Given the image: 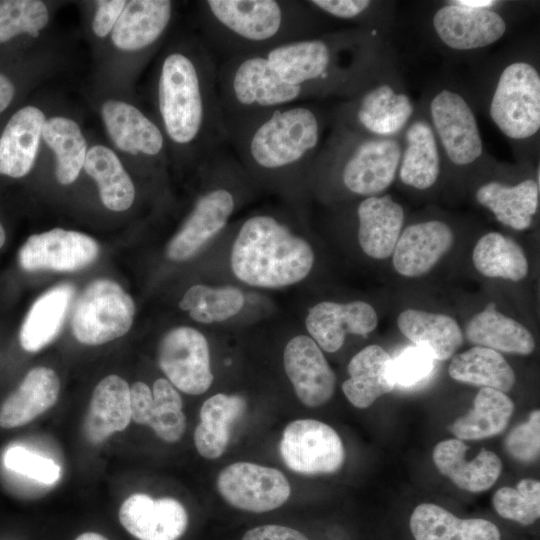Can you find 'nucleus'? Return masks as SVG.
Returning <instances> with one entry per match:
<instances>
[{"instance_id": "nucleus-43", "label": "nucleus", "mask_w": 540, "mask_h": 540, "mask_svg": "<svg viewBox=\"0 0 540 540\" xmlns=\"http://www.w3.org/2000/svg\"><path fill=\"white\" fill-rule=\"evenodd\" d=\"M49 22V12L40 0H0V43L19 34L37 37Z\"/></svg>"}, {"instance_id": "nucleus-45", "label": "nucleus", "mask_w": 540, "mask_h": 540, "mask_svg": "<svg viewBox=\"0 0 540 540\" xmlns=\"http://www.w3.org/2000/svg\"><path fill=\"white\" fill-rule=\"evenodd\" d=\"M307 3L327 19L348 21L369 29L375 23L378 2L370 0H308Z\"/></svg>"}, {"instance_id": "nucleus-31", "label": "nucleus", "mask_w": 540, "mask_h": 540, "mask_svg": "<svg viewBox=\"0 0 540 540\" xmlns=\"http://www.w3.org/2000/svg\"><path fill=\"white\" fill-rule=\"evenodd\" d=\"M409 526L415 540H501V533L492 522L461 519L432 503L418 505Z\"/></svg>"}, {"instance_id": "nucleus-27", "label": "nucleus", "mask_w": 540, "mask_h": 540, "mask_svg": "<svg viewBox=\"0 0 540 540\" xmlns=\"http://www.w3.org/2000/svg\"><path fill=\"white\" fill-rule=\"evenodd\" d=\"M349 378L342 384L348 401L356 408L365 409L376 399L393 391L396 382L393 359L379 345H369L350 360Z\"/></svg>"}, {"instance_id": "nucleus-11", "label": "nucleus", "mask_w": 540, "mask_h": 540, "mask_svg": "<svg viewBox=\"0 0 540 540\" xmlns=\"http://www.w3.org/2000/svg\"><path fill=\"white\" fill-rule=\"evenodd\" d=\"M279 452L291 471L308 476L334 474L345 461V449L338 433L314 419L290 422L283 431Z\"/></svg>"}, {"instance_id": "nucleus-25", "label": "nucleus", "mask_w": 540, "mask_h": 540, "mask_svg": "<svg viewBox=\"0 0 540 540\" xmlns=\"http://www.w3.org/2000/svg\"><path fill=\"white\" fill-rule=\"evenodd\" d=\"M358 241L363 252L374 259L388 258L404 223V210L390 195L363 198L357 205Z\"/></svg>"}, {"instance_id": "nucleus-21", "label": "nucleus", "mask_w": 540, "mask_h": 540, "mask_svg": "<svg viewBox=\"0 0 540 540\" xmlns=\"http://www.w3.org/2000/svg\"><path fill=\"white\" fill-rule=\"evenodd\" d=\"M101 117L108 136L121 151L150 158L163 154L166 140L162 129L134 105L107 100Z\"/></svg>"}, {"instance_id": "nucleus-36", "label": "nucleus", "mask_w": 540, "mask_h": 540, "mask_svg": "<svg viewBox=\"0 0 540 540\" xmlns=\"http://www.w3.org/2000/svg\"><path fill=\"white\" fill-rule=\"evenodd\" d=\"M450 377L458 382L491 388L503 393L515 385V373L506 359L497 351L474 346L456 354L449 365Z\"/></svg>"}, {"instance_id": "nucleus-19", "label": "nucleus", "mask_w": 540, "mask_h": 540, "mask_svg": "<svg viewBox=\"0 0 540 540\" xmlns=\"http://www.w3.org/2000/svg\"><path fill=\"white\" fill-rule=\"evenodd\" d=\"M131 419L149 426L167 443L179 441L186 429L183 402L175 387L164 378L157 379L152 391L144 382L130 388Z\"/></svg>"}, {"instance_id": "nucleus-14", "label": "nucleus", "mask_w": 540, "mask_h": 540, "mask_svg": "<svg viewBox=\"0 0 540 540\" xmlns=\"http://www.w3.org/2000/svg\"><path fill=\"white\" fill-rule=\"evenodd\" d=\"M438 40L453 51H476L499 41L508 25L497 8H472L454 1L441 5L432 16Z\"/></svg>"}, {"instance_id": "nucleus-44", "label": "nucleus", "mask_w": 540, "mask_h": 540, "mask_svg": "<svg viewBox=\"0 0 540 540\" xmlns=\"http://www.w3.org/2000/svg\"><path fill=\"white\" fill-rule=\"evenodd\" d=\"M4 466L39 483L51 485L61 477V467L52 459L22 445H12L3 455Z\"/></svg>"}, {"instance_id": "nucleus-2", "label": "nucleus", "mask_w": 540, "mask_h": 540, "mask_svg": "<svg viewBox=\"0 0 540 540\" xmlns=\"http://www.w3.org/2000/svg\"><path fill=\"white\" fill-rule=\"evenodd\" d=\"M218 66L202 39L193 36L163 56L156 80L163 134L179 157L198 167L229 146Z\"/></svg>"}, {"instance_id": "nucleus-6", "label": "nucleus", "mask_w": 540, "mask_h": 540, "mask_svg": "<svg viewBox=\"0 0 540 540\" xmlns=\"http://www.w3.org/2000/svg\"><path fill=\"white\" fill-rule=\"evenodd\" d=\"M331 125L309 177L335 178L344 191L364 198L390 187L398 173L401 136L375 137Z\"/></svg>"}, {"instance_id": "nucleus-15", "label": "nucleus", "mask_w": 540, "mask_h": 540, "mask_svg": "<svg viewBox=\"0 0 540 540\" xmlns=\"http://www.w3.org/2000/svg\"><path fill=\"white\" fill-rule=\"evenodd\" d=\"M98 243L89 235L62 228L31 235L18 253L20 267L28 272H72L93 263Z\"/></svg>"}, {"instance_id": "nucleus-5", "label": "nucleus", "mask_w": 540, "mask_h": 540, "mask_svg": "<svg viewBox=\"0 0 540 540\" xmlns=\"http://www.w3.org/2000/svg\"><path fill=\"white\" fill-rule=\"evenodd\" d=\"M310 244L279 217L246 218L233 242L230 263L237 279L254 287L281 288L303 280L314 264Z\"/></svg>"}, {"instance_id": "nucleus-13", "label": "nucleus", "mask_w": 540, "mask_h": 540, "mask_svg": "<svg viewBox=\"0 0 540 540\" xmlns=\"http://www.w3.org/2000/svg\"><path fill=\"white\" fill-rule=\"evenodd\" d=\"M158 364L167 380L186 394H203L214 379L207 339L192 327H176L164 335Z\"/></svg>"}, {"instance_id": "nucleus-33", "label": "nucleus", "mask_w": 540, "mask_h": 540, "mask_svg": "<svg viewBox=\"0 0 540 540\" xmlns=\"http://www.w3.org/2000/svg\"><path fill=\"white\" fill-rule=\"evenodd\" d=\"M245 409V399L237 394L218 393L204 401L194 431V444L202 457L213 460L223 455L230 441L231 426Z\"/></svg>"}, {"instance_id": "nucleus-42", "label": "nucleus", "mask_w": 540, "mask_h": 540, "mask_svg": "<svg viewBox=\"0 0 540 540\" xmlns=\"http://www.w3.org/2000/svg\"><path fill=\"white\" fill-rule=\"evenodd\" d=\"M492 504L502 518L532 525L540 516V482L524 478L516 488L502 487L494 494Z\"/></svg>"}, {"instance_id": "nucleus-1", "label": "nucleus", "mask_w": 540, "mask_h": 540, "mask_svg": "<svg viewBox=\"0 0 540 540\" xmlns=\"http://www.w3.org/2000/svg\"><path fill=\"white\" fill-rule=\"evenodd\" d=\"M380 68L379 38L358 27L225 60L218 86L226 127L277 107L348 99L379 77Z\"/></svg>"}, {"instance_id": "nucleus-10", "label": "nucleus", "mask_w": 540, "mask_h": 540, "mask_svg": "<svg viewBox=\"0 0 540 540\" xmlns=\"http://www.w3.org/2000/svg\"><path fill=\"white\" fill-rule=\"evenodd\" d=\"M135 314L132 297L116 282L97 279L79 295L71 317L73 336L85 345H101L125 335Z\"/></svg>"}, {"instance_id": "nucleus-53", "label": "nucleus", "mask_w": 540, "mask_h": 540, "mask_svg": "<svg viewBox=\"0 0 540 540\" xmlns=\"http://www.w3.org/2000/svg\"><path fill=\"white\" fill-rule=\"evenodd\" d=\"M5 240H6L5 230L2 224L0 223V249L3 247Z\"/></svg>"}, {"instance_id": "nucleus-50", "label": "nucleus", "mask_w": 540, "mask_h": 540, "mask_svg": "<svg viewBox=\"0 0 540 540\" xmlns=\"http://www.w3.org/2000/svg\"><path fill=\"white\" fill-rule=\"evenodd\" d=\"M15 95V87L11 80L0 73V113L12 102Z\"/></svg>"}, {"instance_id": "nucleus-29", "label": "nucleus", "mask_w": 540, "mask_h": 540, "mask_svg": "<svg viewBox=\"0 0 540 540\" xmlns=\"http://www.w3.org/2000/svg\"><path fill=\"white\" fill-rule=\"evenodd\" d=\"M475 197L500 223L525 230L538 210L539 180L526 178L513 185L490 180L477 188Z\"/></svg>"}, {"instance_id": "nucleus-4", "label": "nucleus", "mask_w": 540, "mask_h": 540, "mask_svg": "<svg viewBox=\"0 0 540 540\" xmlns=\"http://www.w3.org/2000/svg\"><path fill=\"white\" fill-rule=\"evenodd\" d=\"M197 4L200 38L219 63L329 32L327 18L307 1L204 0Z\"/></svg>"}, {"instance_id": "nucleus-22", "label": "nucleus", "mask_w": 540, "mask_h": 540, "mask_svg": "<svg viewBox=\"0 0 540 540\" xmlns=\"http://www.w3.org/2000/svg\"><path fill=\"white\" fill-rule=\"evenodd\" d=\"M453 241V231L441 220L411 224L400 234L395 245L393 266L403 276H421L432 269Z\"/></svg>"}, {"instance_id": "nucleus-39", "label": "nucleus", "mask_w": 540, "mask_h": 540, "mask_svg": "<svg viewBox=\"0 0 540 540\" xmlns=\"http://www.w3.org/2000/svg\"><path fill=\"white\" fill-rule=\"evenodd\" d=\"M42 137L56 156L57 181L62 185L75 182L88 151L79 125L70 118L54 116L45 120Z\"/></svg>"}, {"instance_id": "nucleus-9", "label": "nucleus", "mask_w": 540, "mask_h": 540, "mask_svg": "<svg viewBox=\"0 0 540 540\" xmlns=\"http://www.w3.org/2000/svg\"><path fill=\"white\" fill-rule=\"evenodd\" d=\"M425 113L437 138L442 158L455 167H468L484 156L475 112L463 93L441 86L429 97Z\"/></svg>"}, {"instance_id": "nucleus-51", "label": "nucleus", "mask_w": 540, "mask_h": 540, "mask_svg": "<svg viewBox=\"0 0 540 540\" xmlns=\"http://www.w3.org/2000/svg\"><path fill=\"white\" fill-rule=\"evenodd\" d=\"M457 3L472 8H497L503 2L495 0H455Z\"/></svg>"}, {"instance_id": "nucleus-23", "label": "nucleus", "mask_w": 540, "mask_h": 540, "mask_svg": "<svg viewBox=\"0 0 540 540\" xmlns=\"http://www.w3.org/2000/svg\"><path fill=\"white\" fill-rule=\"evenodd\" d=\"M174 3L169 0L127 1L112 32L113 44L126 51H141L155 45L169 28Z\"/></svg>"}, {"instance_id": "nucleus-16", "label": "nucleus", "mask_w": 540, "mask_h": 540, "mask_svg": "<svg viewBox=\"0 0 540 540\" xmlns=\"http://www.w3.org/2000/svg\"><path fill=\"white\" fill-rule=\"evenodd\" d=\"M283 365L302 404L314 408L332 398L336 384L335 373L311 337H293L285 346Z\"/></svg>"}, {"instance_id": "nucleus-38", "label": "nucleus", "mask_w": 540, "mask_h": 540, "mask_svg": "<svg viewBox=\"0 0 540 540\" xmlns=\"http://www.w3.org/2000/svg\"><path fill=\"white\" fill-rule=\"evenodd\" d=\"M514 403L505 393L481 388L473 408L450 426L459 440H480L502 433L510 422Z\"/></svg>"}, {"instance_id": "nucleus-35", "label": "nucleus", "mask_w": 540, "mask_h": 540, "mask_svg": "<svg viewBox=\"0 0 540 540\" xmlns=\"http://www.w3.org/2000/svg\"><path fill=\"white\" fill-rule=\"evenodd\" d=\"M465 336L475 346L497 352L529 355L535 349L531 332L521 323L498 312L493 303L469 320Z\"/></svg>"}, {"instance_id": "nucleus-12", "label": "nucleus", "mask_w": 540, "mask_h": 540, "mask_svg": "<svg viewBox=\"0 0 540 540\" xmlns=\"http://www.w3.org/2000/svg\"><path fill=\"white\" fill-rule=\"evenodd\" d=\"M217 490L234 508L262 513L282 506L290 497L291 487L278 469L251 462H235L217 476Z\"/></svg>"}, {"instance_id": "nucleus-46", "label": "nucleus", "mask_w": 540, "mask_h": 540, "mask_svg": "<svg viewBox=\"0 0 540 540\" xmlns=\"http://www.w3.org/2000/svg\"><path fill=\"white\" fill-rule=\"evenodd\" d=\"M504 449L507 454L521 463H533L540 451V411L533 410L529 418L515 426L505 437Z\"/></svg>"}, {"instance_id": "nucleus-47", "label": "nucleus", "mask_w": 540, "mask_h": 540, "mask_svg": "<svg viewBox=\"0 0 540 540\" xmlns=\"http://www.w3.org/2000/svg\"><path fill=\"white\" fill-rule=\"evenodd\" d=\"M432 357L416 346L405 348L393 359L396 384L413 386L424 380L433 369Z\"/></svg>"}, {"instance_id": "nucleus-49", "label": "nucleus", "mask_w": 540, "mask_h": 540, "mask_svg": "<svg viewBox=\"0 0 540 540\" xmlns=\"http://www.w3.org/2000/svg\"><path fill=\"white\" fill-rule=\"evenodd\" d=\"M242 540H309L304 534L281 525H263L248 530Z\"/></svg>"}, {"instance_id": "nucleus-18", "label": "nucleus", "mask_w": 540, "mask_h": 540, "mask_svg": "<svg viewBox=\"0 0 540 540\" xmlns=\"http://www.w3.org/2000/svg\"><path fill=\"white\" fill-rule=\"evenodd\" d=\"M377 324L375 309L364 301H323L309 309L305 320L311 338L329 353L342 347L347 333L366 337Z\"/></svg>"}, {"instance_id": "nucleus-24", "label": "nucleus", "mask_w": 540, "mask_h": 540, "mask_svg": "<svg viewBox=\"0 0 540 540\" xmlns=\"http://www.w3.org/2000/svg\"><path fill=\"white\" fill-rule=\"evenodd\" d=\"M468 449L462 440L446 439L434 447L432 459L438 471L460 489L473 493L486 491L499 478L502 461L496 453L485 449L468 461Z\"/></svg>"}, {"instance_id": "nucleus-17", "label": "nucleus", "mask_w": 540, "mask_h": 540, "mask_svg": "<svg viewBox=\"0 0 540 540\" xmlns=\"http://www.w3.org/2000/svg\"><path fill=\"white\" fill-rule=\"evenodd\" d=\"M118 516L125 530L139 540H178L188 526L185 507L171 497L133 494L122 503Z\"/></svg>"}, {"instance_id": "nucleus-52", "label": "nucleus", "mask_w": 540, "mask_h": 540, "mask_svg": "<svg viewBox=\"0 0 540 540\" xmlns=\"http://www.w3.org/2000/svg\"><path fill=\"white\" fill-rule=\"evenodd\" d=\"M74 540H108L106 537L95 532H85L80 534Z\"/></svg>"}, {"instance_id": "nucleus-41", "label": "nucleus", "mask_w": 540, "mask_h": 540, "mask_svg": "<svg viewBox=\"0 0 540 540\" xmlns=\"http://www.w3.org/2000/svg\"><path fill=\"white\" fill-rule=\"evenodd\" d=\"M244 302L243 293L236 287H210L197 284L185 292L179 307L189 311L194 321L211 324L235 316L242 309Z\"/></svg>"}, {"instance_id": "nucleus-28", "label": "nucleus", "mask_w": 540, "mask_h": 540, "mask_svg": "<svg viewBox=\"0 0 540 540\" xmlns=\"http://www.w3.org/2000/svg\"><path fill=\"white\" fill-rule=\"evenodd\" d=\"M130 387L117 375H108L95 387L84 419V434L92 444H100L123 431L131 422Z\"/></svg>"}, {"instance_id": "nucleus-32", "label": "nucleus", "mask_w": 540, "mask_h": 540, "mask_svg": "<svg viewBox=\"0 0 540 540\" xmlns=\"http://www.w3.org/2000/svg\"><path fill=\"white\" fill-rule=\"evenodd\" d=\"M397 325L406 338L432 359H449L463 342L460 326L445 314L407 309L398 316Z\"/></svg>"}, {"instance_id": "nucleus-3", "label": "nucleus", "mask_w": 540, "mask_h": 540, "mask_svg": "<svg viewBox=\"0 0 540 540\" xmlns=\"http://www.w3.org/2000/svg\"><path fill=\"white\" fill-rule=\"evenodd\" d=\"M331 120L316 104L277 107L228 125V143L253 180L296 186L309 177Z\"/></svg>"}, {"instance_id": "nucleus-26", "label": "nucleus", "mask_w": 540, "mask_h": 540, "mask_svg": "<svg viewBox=\"0 0 540 540\" xmlns=\"http://www.w3.org/2000/svg\"><path fill=\"white\" fill-rule=\"evenodd\" d=\"M45 120L35 106H25L13 114L0 136L1 175L21 178L31 171Z\"/></svg>"}, {"instance_id": "nucleus-30", "label": "nucleus", "mask_w": 540, "mask_h": 540, "mask_svg": "<svg viewBox=\"0 0 540 540\" xmlns=\"http://www.w3.org/2000/svg\"><path fill=\"white\" fill-rule=\"evenodd\" d=\"M59 391L60 381L54 370L47 367L31 369L2 403L0 427L12 429L30 423L56 403Z\"/></svg>"}, {"instance_id": "nucleus-8", "label": "nucleus", "mask_w": 540, "mask_h": 540, "mask_svg": "<svg viewBox=\"0 0 540 540\" xmlns=\"http://www.w3.org/2000/svg\"><path fill=\"white\" fill-rule=\"evenodd\" d=\"M416 113L398 82L380 75L331 112V124L375 137H399Z\"/></svg>"}, {"instance_id": "nucleus-20", "label": "nucleus", "mask_w": 540, "mask_h": 540, "mask_svg": "<svg viewBox=\"0 0 540 540\" xmlns=\"http://www.w3.org/2000/svg\"><path fill=\"white\" fill-rule=\"evenodd\" d=\"M402 150L397 176L416 190L432 188L442 168V153L430 121L421 109L401 135Z\"/></svg>"}, {"instance_id": "nucleus-40", "label": "nucleus", "mask_w": 540, "mask_h": 540, "mask_svg": "<svg viewBox=\"0 0 540 540\" xmlns=\"http://www.w3.org/2000/svg\"><path fill=\"white\" fill-rule=\"evenodd\" d=\"M472 260L477 271L486 277L518 282L528 274V260L522 247L499 232L479 238Z\"/></svg>"}, {"instance_id": "nucleus-7", "label": "nucleus", "mask_w": 540, "mask_h": 540, "mask_svg": "<svg viewBox=\"0 0 540 540\" xmlns=\"http://www.w3.org/2000/svg\"><path fill=\"white\" fill-rule=\"evenodd\" d=\"M488 113L507 139L517 143L535 139L540 130V73L532 61L517 58L501 68Z\"/></svg>"}, {"instance_id": "nucleus-48", "label": "nucleus", "mask_w": 540, "mask_h": 540, "mask_svg": "<svg viewBox=\"0 0 540 540\" xmlns=\"http://www.w3.org/2000/svg\"><path fill=\"white\" fill-rule=\"evenodd\" d=\"M126 2L124 0L96 1L92 29L97 37L104 38L112 32Z\"/></svg>"}, {"instance_id": "nucleus-34", "label": "nucleus", "mask_w": 540, "mask_h": 540, "mask_svg": "<svg viewBox=\"0 0 540 540\" xmlns=\"http://www.w3.org/2000/svg\"><path fill=\"white\" fill-rule=\"evenodd\" d=\"M73 295V286L61 284L34 301L19 331L20 345L25 351L38 352L58 336Z\"/></svg>"}, {"instance_id": "nucleus-37", "label": "nucleus", "mask_w": 540, "mask_h": 540, "mask_svg": "<svg viewBox=\"0 0 540 540\" xmlns=\"http://www.w3.org/2000/svg\"><path fill=\"white\" fill-rule=\"evenodd\" d=\"M84 169L96 182L100 199L109 210H128L135 199V186L113 150L103 145L91 147Z\"/></svg>"}]
</instances>
